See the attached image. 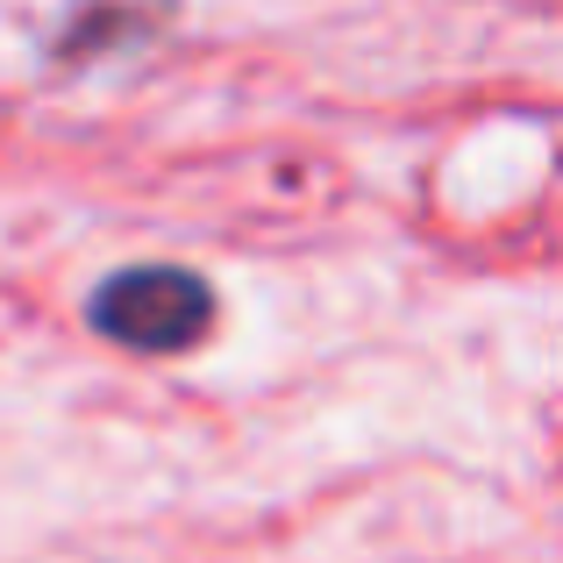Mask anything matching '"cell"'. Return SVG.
<instances>
[{
  "label": "cell",
  "mask_w": 563,
  "mask_h": 563,
  "mask_svg": "<svg viewBox=\"0 0 563 563\" xmlns=\"http://www.w3.org/2000/svg\"><path fill=\"white\" fill-rule=\"evenodd\" d=\"M207 321H214L207 286L172 264H143V272H122L93 292V329L129 350H186L207 335Z\"/></svg>",
  "instance_id": "cell-1"
}]
</instances>
